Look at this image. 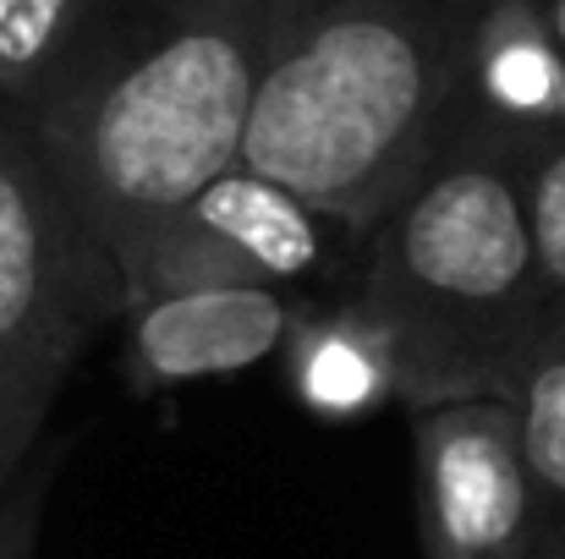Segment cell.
<instances>
[{
	"mask_svg": "<svg viewBox=\"0 0 565 559\" xmlns=\"http://www.w3.org/2000/svg\"><path fill=\"white\" fill-rule=\"evenodd\" d=\"M286 368H291L297 400L319 417H335V422L363 417L379 400L395 395L390 346L358 302L324 308V313L308 308L291 346H286Z\"/></svg>",
	"mask_w": 565,
	"mask_h": 559,
	"instance_id": "9c48e42d",
	"label": "cell"
},
{
	"mask_svg": "<svg viewBox=\"0 0 565 559\" xmlns=\"http://www.w3.org/2000/svg\"><path fill=\"white\" fill-rule=\"evenodd\" d=\"M550 138L461 110L445 149L363 230L358 308L412 411L516 389L550 291L533 247V160Z\"/></svg>",
	"mask_w": 565,
	"mask_h": 559,
	"instance_id": "7a4b0ae2",
	"label": "cell"
},
{
	"mask_svg": "<svg viewBox=\"0 0 565 559\" xmlns=\"http://www.w3.org/2000/svg\"><path fill=\"white\" fill-rule=\"evenodd\" d=\"M264 22L269 0H110L66 77L22 110L116 264L242 165Z\"/></svg>",
	"mask_w": 565,
	"mask_h": 559,
	"instance_id": "3957f363",
	"label": "cell"
},
{
	"mask_svg": "<svg viewBox=\"0 0 565 559\" xmlns=\"http://www.w3.org/2000/svg\"><path fill=\"white\" fill-rule=\"evenodd\" d=\"M533 559H565V544H555V538H544V549H539Z\"/></svg>",
	"mask_w": 565,
	"mask_h": 559,
	"instance_id": "9a60e30c",
	"label": "cell"
},
{
	"mask_svg": "<svg viewBox=\"0 0 565 559\" xmlns=\"http://www.w3.org/2000/svg\"><path fill=\"white\" fill-rule=\"evenodd\" d=\"M412 455L428 559H533L544 549L522 417L505 395L412 411Z\"/></svg>",
	"mask_w": 565,
	"mask_h": 559,
	"instance_id": "8992f818",
	"label": "cell"
},
{
	"mask_svg": "<svg viewBox=\"0 0 565 559\" xmlns=\"http://www.w3.org/2000/svg\"><path fill=\"white\" fill-rule=\"evenodd\" d=\"M533 247L550 302H565V132L533 160Z\"/></svg>",
	"mask_w": 565,
	"mask_h": 559,
	"instance_id": "7c38bea8",
	"label": "cell"
},
{
	"mask_svg": "<svg viewBox=\"0 0 565 559\" xmlns=\"http://www.w3.org/2000/svg\"><path fill=\"white\" fill-rule=\"evenodd\" d=\"M55 477V455H33L22 477L0 499V559H33L39 555V522H44V494Z\"/></svg>",
	"mask_w": 565,
	"mask_h": 559,
	"instance_id": "4fadbf2b",
	"label": "cell"
},
{
	"mask_svg": "<svg viewBox=\"0 0 565 559\" xmlns=\"http://www.w3.org/2000/svg\"><path fill=\"white\" fill-rule=\"evenodd\" d=\"M511 406L522 417V450L544 510V538L565 544V302H550V319L516 373Z\"/></svg>",
	"mask_w": 565,
	"mask_h": 559,
	"instance_id": "8fae6325",
	"label": "cell"
},
{
	"mask_svg": "<svg viewBox=\"0 0 565 559\" xmlns=\"http://www.w3.org/2000/svg\"><path fill=\"white\" fill-rule=\"evenodd\" d=\"M461 110L533 138H550V121H565V55L539 0H500L489 11Z\"/></svg>",
	"mask_w": 565,
	"mask_h": 559,
	"instance_id": "ba28073f",
	"label": "cell"
},
{
	"mask_svg": "<svg viewBox=\"0 0 565 559\" xmlns=\"http://www.w3.org/2000/svg\"><path fill=\"white\" fill-rule=\"evenodd\" d=\"M341 236H358L302 192L269 182L247 165L198 186L182 208H171L154 230H143L121 258L127 308L143 297L192 291V286H280L297 291L302 280L335 264ZM363 241V236H358Z\"/></svg>",
	"mask_w": 565,
	"mask_h": 559,
	"instance_id": "5b68a950",
	"label": "cell"
},
{
	"mask_svg": "<svg viewBox=\"0 0 565 559\" xmlns=\"http://www.w3.org/2000/svg\"><path fill=\"white\" fill-rule=\"evenodd\" d=\"M500 0H269L242 165L358 236L445 149Z\"/></svg>",
	"mask_w": 565,
	"mask_h": 559,
	"instance_id": "6da1fadb",
	"label": "cell"
},
{
	"mask_svg": "<svg viewBox=\"0 0 565 559\" xmlns=\"http://www.w3.org/2000/svg\"><path fill=\"white\" fill-rule=\"evenodd\" d=\"M308 302L302 291L280 286H192L132 302L121 368L132 395H166L203 378L258 368L264 357L286 352Z\"/></svg>",
	"mask_w": 565,
	"mask_h": 559,
	"instance_id": "52a82bcc",
	"label": "cell"
},
{
	"mask_svg": "<svg viewBox=\"0 0 565 559\" xmlns=\"http://www.w3.org/2000/svg\"><path fill=\"white\" fill-rule=\"evenodd\" d=\"M127 313L110 241L61 176L33 121L0 105V499L99 324Z\"/></svg>",
	"mask_w": 565,
	"mask_h": 559,
	"instance_id": "277c9868",
	"label": "cell"
},
{
	"mask_svg": "<svg viewBox=\"0 0 565 559\" xmlns=\"http://www.w3.org/2000/svg\"><path fill=\"white\" fill-rule=\"evenodd\" d=\"M544 17H550V33H555V44H561V55H565V0H555Z\"/></svg>",
	"mask_w": 565,
	"mask_h": 559,
	"instance_id": "5bb4252c",
	"label": "cell"
},
{
	"mask_svg": "<svg viewBox=\"0 0 565 559\" xmlns=\"http://www.w3.org/2000/svg\"><path fill=\"white\" fill-rule=\"evenodd\" d=\"M110 0H0V105L33 110L94 39Z\"/></svg>",
	"mask_w": 565,
	"mask_h": 559,
	"instance_id": "30bf717a",
	"label": "cell"
}]
</instances>
